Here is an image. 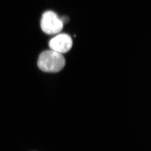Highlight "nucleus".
Returning a JSON list of instances; mask_svg holds the SVG:
<instances>
[{"label":"nucleus","mask_w":151,"mask_h":151,"mask_svg":"<svg viewBox=\"0 0 151 151\" xmlns=\"http://www.w3.org/2000/svg\"><path fill=\"white\" fill-rule=\"evenodd\" d=\"M40 70L47 73H57L65 65V59L62 54L54 50H47L40 54L38 60Z\"/></svg>","instance_id":"f257e3e1"},{"label":"nucleus","mask_w":151,"mask_h":151,"mask_svg":"<svg viewBox=\"0 0 151 151\" xmlns=\"http://www.w3.org/2000/svg\"><path fill=\"white\" fill-rule=\"evenodd\" d=\"M61 20L62 23L64 24V23H67L68 22V20H69V18H68V17H67V16H64V17H62L61 19Z\"/></svg>","instance_id":"20e7f679"},{"label":"nucleus","mask_w":151,"mask_h":151,"mask_svg":"<svg viewBox=\"0 0 151 151\" xmlns=\"http://www.w3.org/2000/svg\"><path fill=\"white\" fill-rule=\"evenodd\" d=\"M51 50L63 54L67 52L73 46V40L67 34H60L53 38L49 42Z\"/></svg>","instance_id":"7ed1b4c3"},{"label":"nucleus","mask_w":151,"mask_h":151,"mask_svg":"<svg viewBox=\"0 0 151 151\" xmlns=\"http://www.w3.org/2000/svg\"><path fill=\"white\" fill-rule=\"evenodd\" d=\"M63 24L61 19L54 12H45L42 17L41 27L43 32L47 34L59 33L63 29Z\"/></svg>","instance_id":"f03ea898"}]
</instances>
